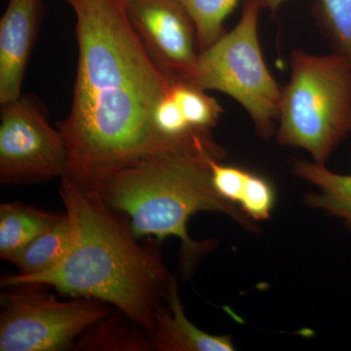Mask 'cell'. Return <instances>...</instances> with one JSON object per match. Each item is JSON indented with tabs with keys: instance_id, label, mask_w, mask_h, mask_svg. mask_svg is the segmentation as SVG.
<instances>
[{
	"instance_id": "1",
	"label": "cell",
	"mask_w": 351,
	"mask_h": 351,
	"mask_svg": "<svg viewBox=\"0 0 351 351\" xmlns=\"http://www.w3.org/2000/svg\"><path fill=\"white\" fill-rule=\"evenodd\" d=\"M68 2L76 17L78 63L71 110L57 128L68 149L66 176L100 193L138 159L171 152L154 114L172 82L132 29L124 0Z\"/></svg>"
},
{
	"instance_id": "2",
	"label": "cell",
	"mask_w": 351,
	"mask_h": 351,
	"mask_svg": "<svg viewBox=\"0 0 351 351\" xmlns=\"http://www.w3.org/2000/svg\"><path fill=\"white\" fill-rule=\"evenodd\" d=\"M60 195L71 226L66 257L55 269L38 276L2 277L1 285L39 284L71 298L106 302L149 334L174 277L164 265L158 247L138 245L125 215L68 176L61 178Z\"/></svg>"
},
{
	"instance_id": "3",
	"label": "cell",
	"mask_w": 351,
	"mask_h": 351,
	"mask_svg": "<svg viewBox=\"0 0 351 351\" xmlns=\"http://www.w3.org/2000/svg\"><path fill=\"white\" fill-rule=\"evenodd\" d=\"M211 161L217 160L182 152L151 154L112 176L99 195L108 207L125 215L136 239L181 240V271L191 274L201 256L213 246L189 237L188 223L193 215L219 212L256 230L253 221L217 193Z\"/></svg>"
},
{
	"instance_id": "4",
	"label": "cell",
	"mask_w": 351,
	"mask_h": 351,
	"mask_svg": "<svg viewBox=\"0 0 351 351\" xmlns=\"http://www.w3.org/2000/svg\"><path fill=\"white\" fill-rule=\"evenodd\" d=\"M290 63L277 142L304 149L325 165L351 134V60L338 52L319 56L295 49Z\"/></svg>"
},
{
	"instance_id": "5",
	"label": "cell",
	"mask_w": 351,
	"mask_h": 351,
	"mask_svg": "<svg viewBox=\"0 0 351 351\" xmlns=\"http://www.w3.org/2000/svg\"><path fill=\"white\" fill-rule=\"evenodd\" d=\"M261 0H245L241 18L206 50L200 52L188 83L228 95L248 113L261 138L276 132L282 87L263 59L258 40Z\"/></svg>"
},
{
	"instance_id": "6",
	"label": "cell",
	"mask_w": 351,
	"mask_h": 351,
	"mask_svg": "<svg viewBox=\"0 0 351 351\" xmlns=\"http://www.w3.org/2000/svg\"><path fill=\"white\" fill-rule=\"evenodd\" d=\"M39 284L1 294L0 351L73 350L88 328L108 317L110 304L88 298L60 301Z\"/></svg>"
},
{
	"instance_id": "7",
	"label": "cell",
	"mask_w": 351,
	"mask_h": 351,
	"mask_svg": "<svg viewBox=\"0 0 351 351\" xmlns=\"http://www.w3.org/2000/svg\"><path fill=\"white\" fill-rule=\"evenodd\" d=\"M0 182L32 184L68 173L66 141L51 126L47 110L36 96H21L1 105Z\"/></svg>"
},
{
	"instance_id": "8",
	"label": "cell",
	"mask_w": 351,
	"mask_h": 351,
	"mask_svg": "<svg viewBox=\"0 0 351 351\" xmlns=\"http://www.w3.org/2000/svg\"><path fill=\"white\" fill-rule=\"evenodd\" d=\"M127 19L157 68L188 82L199 58L197 32L177 0H124Z\"/></svg>"
},
{
	"instance_id": "9",
	"label": "cell",
	"mask_w": 351,
	"mask_h": 351,
	"mask_svg": "<svg viewBox=\"0 0 351 351\" xmlns=\"http://www.w3.org/2000/svg\"><path fill=\"white\" fill-rule=\"evenodd\" d=\"M43 17V0H9L0 21V105L22 96L25 69Z\"/></svg>"
},
{
	"instance_id": "10",
	"label": "cell",
	"mask_w": 351,
	"mask_h": 351,
	"mask_svg": "<svg viewBox=\"0 0 351 351\" xmlns=\"http://www.w3.org/2000/svg\"><path fill=\"white\" fill-rule=\"evenodd\" d=\"M152 351H232L230 335L218 336L200 330L184 313L177 279L173 277L167 301L157 309L151 331Z\"/></svg>"
},
{
	"instance_id": "11",
	"label": "cell",
	"mask_w": 351,
	"mask_h": 351,
	"mask_svg": "<svg viewBox=\"0 0 351 351\" xmlns=\"http://www.w3.org/2000/svg\"><path fill=\"white\" fill-rule=\"evenodd\" d=\"M73 350L90 351H152L151 339L144 327L115 309L105 319L88 328Z\"/></svg>"
},
{
	"instance_id": "12",
	"label": "cell",
	"mask_w": 351,
	"mask_h": 351,
	"mask_svg": "<svg viewBox=\"0 0 351 351\" xmlns=\"http://www.w3.org/2000/svg\"><path fill=\"white\" fill-rule=\"evenodd\" d=\"M64 217L22 202L0 205V257L6 261Z\"/></svg>"
},
{
	"instance_id": "13",
	"label": "cell",
	"mask_w": 351,
	"mask_h": 351,
	"mask_svg": "<svg viewBox=\"0 0 351 351\" xmlns=\"http://www.w3.org/2000/svg\"><path fill=\"white\" fill-rule=\"evenodd\" d=\"M293 170L297 177L320 189L318 195L306 196L307 204L343 219L351 230V175L337 174L325 165L308 161H295Z\"/></svg>"
},
{
	"instance_id": "14",
	"label": "cell",
	"mask_w": 351,
	"mask_h": 351,
	"mask_svg": "<svg viewBox=\"0 0 351 351\" xmlns=\"http://www.w3.org/2000/svg\"><path fill=\"white\" fill-rule=\"evenodd\" d=\"M71 242V223L64 213V218L59 223L6 261L19 270L17 276H38L50 271L61 263L68 254Z\"/></svg>"
},
{
	"instance_id": "15",
	"label": "cell",
	"mask_w": 351,
	"mask_h": 351,
	"mask_svg": "<svg viewBox=\"0 0 351 351\" xmlns=\"http://www.w3.org/2000/svg\"><path fill=\"white\" fill-rule=\"evenodd\" d=\"M289 0H261L263 9L276 12ZM315 15L338 52L351 60V0H319Z\"/></svg>"
},
{
	"instance_id": "16",
	"label": "cell",
	"mask_w": 351,
	"mask_h": 351,
	"mask_svg": "<svg viewBox=\"0 0 351 351\" xmlns=\"http://www.w3.org/2000/svg\"><path fill=\"white\" fill-rule=\"evenodd\" d=\"M191 16L197 32L200 52L206 50L223 34L226 18L239 0H177Z\"/></svg>"
},
{
	"instance_id": "17",
	"label": "cell",
	"mask_w": 351,
	"mask_h": 351,
	"mask_svg": "<svg viewBox=\"0 0 351 351\" xmlns=\"http://www.w3.org/2000/svg\"><path fill=\"white\" fill-rule=\"evenodd\" d=\"M173 95L191 126L200 131L212 132L218 125L223 108L205 90L184 82H172Z\"/></svg>"
},
{
	"instance_id": "18",
	"label": "cell",
	"mask_w": 351,
	"mask_h": 351,
	"mask_svg": "<svg viewBox=\"0 0 351 351\" xmlns=\"http://www.w3.org/2000/svg\"><path fill=\"white\" fill-rule=\"evenodd\" d=\"M276 201L272 184L262 176L248 172L237 202L242 213L251 221L269 219Z\"/></svg>"
},
{
	"instance_id": "19",
	"label": "cell",
	"mask_w": 351,
	"mask_h": 351,
	"mask_svg": "<svg viewBox=\"0 0 351 351\" xmlns=\"http://www.w3.org/2000/svg\"><path fill=\"white\" fill-rule=\"evenodd\" d=\"M210 166H211L212 182L217 193L221 197L237 206L240 193L243 188L249 171L237 166L221 164V161H211Z\"/></svg>"
}]
</instances>
